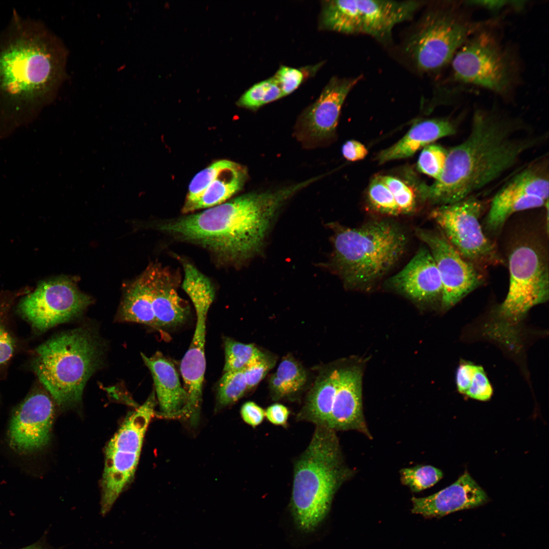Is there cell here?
<instances>
[{
    "label": "cell",
    "mask_w": 549,
    "mask_h": 549,
    "mask_svg": "<svg viewBox=\"0 0 549 549\" xmlns=\"http://www.w3.org/2000/svg\"><path fill=\"white\" fill-rule=\"evenodd\" d=\"M391 289L419 302L440 299L442 293L440 276L428 248H420L410 261L387 282Z\"/></svg>",
    "instance_id": "obj_17"
},
{
    "label": "cell",
    "mask_w": 549,
    "mask_h": 549,
    "mask_svg": "<svg viewBox=\"0 0 549 549\" xmlns=\"http://www.w3.org/2000/svg\"><path fill=\"white\" fill-rule=\"evenodd\" d=\"M265 415L271 423L284 425L288 419L289 411L284 405L276 403L267 407L265 411Z\"/></svg>",
    "instance_id": "obj_44"
},
{
    "label": "cell",
    "mask_w": 549,
    "mask_h": 549,
    "mask_svg": "<svg viewBox=\"0 0 549 549\" xmlns=\"http://www.w3.org/2000/svg\"><path fill=\"white\" fill-rule=\"evenodd\" d=\"M482 208V202L471 195L439 205L430 215L456 251L478 268L503 263L494 245L482 230L479 222Z\"/></svg>",
    "instance_id": "obj_11"
},
{
    "label": "cell",
    "mask_w": 549,
    "mask_h": 549,
    "mask_svg": "<svg viewBox=\"0 0 549 549\" xmlns=\"http://www.w3.org/2000/svg\"><path fill=\"white\" fill-rule=\"evenodd\" d=\"M141 355L152 377L161 415L167 418L181 417L188 395L174 364L159 352L151 357L143 353Z\"/></svg>",
    "instance_id": "obj_23"
},
{
    "label": "cell",
    "mask_w": 549,
    "mask_h": 549,
    "mask_svg": "<svg viewBox=\"0 0 549 549\" xmlns=\"http://www.w3.org/2000/svg\"><path fill=\"white\" fill-rule=\"evenodd\" d=\"M152 271L150 264L127 289L119 312L124 321L158 329L152 307Z\"/></svg>",
    "instance_id": "obj_25"
},
{
    "label": "cell",
    "mask_w": 549,
    "mask_h": 549,
    "mask_svg": "<svg viewBox=\"0 0 549 549\" xmlns=\"http://www.w3.org/2000/svg\"><path fill=\"white\" fill-rule=\"evenodd\" d=\"M63 547L55 548L47 542L46 535H44L38 541L26 547L19 549H62Z\"/></svg>",
    "instance_id": "obj_47"
},
{
    "label": "cell",
    "mask_w": 549,
    "mask_h": 549,
    "mask_svg": "<svg viewBox=\"0 0 549 549\" xmlns=\"http://www.w3.org/2000/svg\"><path fill=\"white\" fill-rule=\"evenodd\" d=\"M361 390L359 370H339L338 388L327 427L335 431L356 430L371 437L363 415Z\"/></svg>",
    "instance_id": "obj_20"
},
{
    "label": "cell",
    "mask_w": 549,
    "mask_h": 549,
    "mask_svg": "<svg viewBox=\"0 0 549 549\" xmlns=\"http://www.w3.org/2000/svg\"><path fill=\"white\" fill-rule=\"evenodd\" d=\"M509 285L504 301L495 310L485 333L515 348L518 324L534 306L547 301L549 273L545 249L532 238L519 240L508 255Z\"/></svg>",
    "instance_id": "obj_6"
},
{
    "label": "cell",
    "mask_w": 549,
    "mask_h": 549,
    "mask_svg": "<svg viewBox=\"0 0 549 549\" xmlns=\"http://www.w3.org/2000/svg\"><path fill=\"white\" fill-rule=\"evenodd\" d=\"M411 511L426 518L440 517L480 506L487 500L485 492L465 472L456 481L431 496L413 497Z\"/></svg>",
    "instance_id": "obj_19"
},
{
    "label": "cell",
    "mask_w": 549,
    "mask_h": 549,
    "mask_svg": "<svg viewBox=\"0 0 549 549\" xmlns=\"http://www.w3.org/2000/svg\"><path fill=\"white\" fill-rule=\"evenodd\" d=\"M548 204V200L533 196L504 186L492 200L485 220L486 229L491 232H499L507 219L513 214Z\"/></svg>",
    "instance_id": "obj_26"
},
{
    "label": "cell",
    "mask_w": 549,
    "mask_h": 549,
    "mask_svg": "<svg viewBox=\"0 0 549 549\" xmlns=\"http://www.w3.org/2000/svg\"><path fill=\"white\" fill-rule=\"evenodd\" d=\"M151 267L152 307L158 329L179 325L187 319L190 308L177 293L178 280L160 264H151Z\"/></svg>",
    "instance_id": "obj_22"
},
{
    "label": "cell",
    "mask_w": 549,
    "mask_h": 549,
    "mask_svg": "<svg viewBox=\"0 0 549 549\" xmlns=\"http://www.w3.org/2000/svg\"><path fill=\"white\" fill-rule=\"evenodd\" d=\"M248 390L243 370L224 372L218 385V403L223 407L232 404Z\"/></svg>",
    "instance_id": "obj_34"
},
{
    "label": "cell",
    "mask_w": 549,
    "mask_h": 549,
    "mask_svg": "<svg viewBox=\"0 0 549 549\" xmlns=\"http://www.w3.org/2000/svg\"><path fill=\"white\" fill-rule=\"evenodd\" d=\"M13 344L9 333L0 326V364L7 361L13 352Z\"/></svg>",
    "instance_id": "obj_46"
},
{
    "label": "cell",
    "mask_w": 549,
    "mask_h": 549,
    "mask_svg": "<svg viewBox=\"0 0 549 549\" xmlns=\"http://www.w3.org/2000/svg\"><path fill=\"white\" fill-rule=\"evenodd\" d=\"M101 349L85 328L66 331L36 350L37 376L58 405L68 407L81 401L87 380L99 366Z\"/></svg>",
    "instance_id": "obj_7"
},
{
    "label": "cell",
    "mask_w": 549,
    "mask_h": 549,
    "mask_svg": "<svg viewBox=\"0 0 549 549\" xmlns=\"http://www.w3.org/2000/svg\"><path fill=\"white\" fill-rule=\"evenodd\" d=\"M339 370L330 372L313 387L299 418L317 426H327L338 388Z\"/></svg>",
    "instance_id": "obj_27"
},
{
    "label": "cell",
    "mask_w": 549,
    "mask_h": 549,
    "mask_svg": "<svg viewBox=\"0 0 549 549\" xmlns=\"http://www.w3.org/2000/svg\"><path fill=\"white\" fill-rule=\"evenodd\" d=\"M470 5L478 6L486 8L492 11H497L502 8L510 6L516 8H521L524 5V1H469Z\"/></svg>",
    "instance_id": "obj_45"
},
{
    "label": "cell",
    "mask_w": 549,
    "mask_h": 549,
    "mask_svg": "<svg viewBox=\"0 0 549 549\" xmlns=\"http://www.w3.org/2000/svg\"><path fill=\"white\" fill-rule=\"evenodd\" d=\"M224 372L243 370L262 353L253 344H243L226 338L224 340Z\"/></svg>",
    "instance_id": "obj_32"
},
{
    "label": "cell",
    "mask_w": 549,
    "mask_h": 549,
    "mask_svg": "<svg viewBox=\"0 0 549 549\" xmlns=\"http://www.w3.org/2000/svg\"><path fill=\"white\" fill-rule=\"evenodd\" d=\"M155 393L125 420L107 444L101 483L100 513L104 517L133 480L147 428L155 415Z\"/></svg>",
    "instance_id": "obj_8"
},
{
    "label": "cell",
    "mask_w": 549,
    "mask_h": 549,
    "mask_svg": "<svg viewBox=\"0 0 549 549\" xmlns=\"http://www.w3.org/2000/svg\"><path fill=\"white\" fill-rule=\"evenodd\" d=\"M332 77L317 100L301 114L298 136L307 143L325 141L333 134L343 104L349 92L361 79Z\"/></svg>",
    "instance_id": "obj_15"
},
{
    "label": "cell",
    "mask_w": 549,
    "mask_h": 549,
    "mask_svg": "<svg viewBox=\"0 0 549 549\" xmlns=\"http://www.w3.org/2000/svg\"><path fill=\"white\" fill-rule=\"evenodd\" d=\"M452 67L458 81L501 95L512 89L518 75L512 53L487 32L468 39L453 57Z\"/></svg>",
    "instance_id": "obj_9"
},
{
    "label": "cell",
    "mask_w": 549,
    "mask_h": 549,
    "mask_svg": "<svg viewBox=\"0 0 549 549\" xmlns=\"http://www.w3.org/2000/svg\"><path fill=\"white\" fill-rule=\"evenodd\" d=\"M400 475L402 483L413 492L432 486L443 477L440 469L430 465L403 468L400 471Z\"/></svg>",
    "instance_id": "obj_33"
},
{
    "label": "cell",
    "mask_w": 549,
    "mask_h": 549,
    "mask_svg": "<svg viewBox=\"0 0 549 549\" xmlns=\"http://www.w3.org/2000/svg\"><path fill=\"white\" fill-rule=\"evenodd\" d=\"M357 34L379 41L390 40L394 26L408 20L421 6L418 1L355 0Z\"/></svg>",
    "instance_id": "obj_18"
},
{
    "label": "cell",
    "mask_w": 549,
    "mask_h": 549,
    "mask_svg": "<svg viewBox=\"0 0 549 549\" xmlns=\"http://www.w3.org/2000/svg\"><path fill=\"white\" fill-rule=\"evenodd\" d=\"M67 51L43 23L17 12L0 32V110L19 112L55 98L66 78Z\"/></svg>",
    "instance_id": "obj_3"
},
{
    "label": "cell",
    "mask_w": 549,
    "mask_h": 549,
    "mask_svg": "<svg viewBox=\"0 0 549 549\" xmlns=\"http://www.w3.org/2000/svg\"><path fill=\"white\" fill-rule=\"evenodd\" d=\"M240 414L243 421L255 428L260 424L265 415V411L253 402H247L241 407Z\"/></svg>",
    "instance_id": "obj_41"
},
{
    "label": "cell",
    "mask_w": 549,
    "mask_h": 549,
    "mask_svg": "<svg viewBox=\"0 0 549 549\" xmlns=\"http://www.w3.org/2000/svg\"><path fill=\"white\" fill-rule=\"evenodd\" d=\"M315 69L310 68H295L281 66L273 76L278 84L283 96L288 95L295 90L310 73Z\"/></svg>",
    "instance_id": "obj_38"
},
{
    "label": "cell",
    "mask_w": 549,
    "mask_h": 549,
    "mask_svg": "<svg viewBox=\"0 0 549 549\" xmlns=\"http://www.w3.org/2000/svg\"><path fill=\"white\" fill-rule=\"evenodd\" d=\"M273 363L274 361L263 353L243 370L248 390L258 385L273 367Z\"/></svg>",
    "instance_id": "obj_39"
},
{
    "label": "cell",
    "mask_w": 549,
    "mask_h": 549,
    "mask_svg": "<svg viewBox=\"0 0 549 549\" xmlns=\"http://www.w3.org/2000/svg\"><path fill=\"white\" fill-rule=\"evenodd\" d=\"M248 178L243 165L227 160L217 161L198 173L191 180L183 214L224 203L240 191Z\"/></svg>",
    "instance_id": "obj_14"
},
{
    "label": "cell",
    "mask_w": 549,
    "mask_h": 549,
    "mask_svg": "<svg viewBox=\"0 0 549 549\" xmlns=\"http://www.w3.org/2000/svg\"><path fill=\"white\" fill-rule=\"evenodd\" d=\"M455 125L445 118L426 119L414 125L396 143L381 151L377 158L385 162L413 156L421 148L441 138L456 133Z\"/></svg>",
    "instance_id": "obj_24"
},
{
    "label": "cell",
    "mask_w": 549,
    "mask_h": 549,
    "mask_svg": "<svg viewBox=\"0 0 549 549\" xmlns=\"http://www.w3.org/2000/svg\"><path fill=\"white\" fill-rule=\"evenodd\" d=\"M493 393L491 384L483 368L476 365L469 387L465 394L480 401L490 399Z\"/></svg>",
    "instance_id": "obj_40"
},
{
    "label": "cell",
    "mask_w": 549,
    "mask_h": 549,
    "mask_svg": "<svg viewBox=\"0 0 549 549\" xmlns=\"http://www.w3.org/2000/svg\"><path fill=\"white\" fill-rule=\"evenodd\" d=\"M343 156L350 161L363 159L368 153V149L361 143L354 140L346 141L342 146Z\"/></svg>",
    "instance_id": "obj_43"
},
{
    "label": "cell",
    "mask_w": 549,
    "mask_h": 549,
    "mask_svg": "<svg viewBox=\"0 0 549 549\" xmlns=\"http://www.w3.org/2000/svg\"><path fill=\"white\" fill-rule=\"evenodd\" d=\"M416 234L427 246L438 270L443 308H451L482 284L479 269L464 258L440 231L418 228Z\"/></svg>",
    "instance_id": "obj_13"
},
{
    "label": "cell",
    "mask_w": 549,
    "mask_h": 549,
    "mask_svg": "<svg viewBox=\"0 0 549 549\" xmlns=\"http://www.w3.org/2000/svg\"><path fill=\"white\" fill-rule=\"evenodd\" d=\"M92 302L67 277L44 282L21 300L22 315L39 331L46 330L81 313Z\"/></svg>",
    "instance_id": "obj_12"
},
{
    "label": "cell",
    "mask_w": 549,
    "mask_h": 549,
    "mask_svg": "<svg viewBox=\"0 0 549 549\" xmlns=\"http://www.w3.org/2000/svg\"><path fill=\"white\" fill-rule=\"evenodd\" d=\"M476 365L465 362L458 367L456 373V384L459 391L465 394L467 391Z\"/></svg>",
    "instance_id": "obj_42"
},
{
    "label": "cell",
    "mask_w": 549,
    "mask_h": 549,
    "mask_svg": "<svg viewBox=\"0 0 549 549\" xmlns=\"http://www.w3.org/2000/svg\"><path fill=\"white\" fill-rule=\"evenodd\" d=\"M545 138L521 117L496 109H477L467 137L447 150L440 177L425 188L423 196L441 205L473 195L512 168Z\"/></svg>",
    "instance_id": "obj_1"
},
{
    "label": "cell",
    "mask_w": 549,
    "mask_h": 549,
    "mask_svg": "<svg viewBox=\"0 0 549 549\" xmlns=\"http://www.w3.org/2000/svg\"><path fill=\"white\" fill-rule=\"evenodd\" d=\"M54 416V406L46 394L30 395L18 407L9 430L11 446L16 451L29 453L48 443Z\"/></svg>",
    "instance_id": "obj_16"
},
{
    "label": "cell",
    "mask_w": 549,
    "mask_h": 549,
    "mask_svg": "<svg viewBox=\"0 0 549 549\" xmlns=\"http://www.w3.org/2000/svg\"><path fill=\"white\" fill-rule=\"evenodd\" d=\"M505 185L529 195L548 200V175L537 167H531L521 171Z\"/></svg>",
    "instance_id": "obj_30"
},
{
    "label": "cell",
    "mask_w": 549,
    "mask_h": 549,
    "mask_svg": "<svg viewBox=\"0 0 549 549\" xmlns=\"http://www.w3.org/2000/svg\"><path fill=\"white\" fill-rule=\"evenodd\" d=\"M368 197L370 205L375 211L388 216L400 215L392 194L378 176L371 181Z\"/></svg>",
    "instance_id": "obj_35"
},
{
    "label": "cell",
    "mask_w": 549,
    "mask_h": 549,
    "mask_svg": "<svg viewBox=\"0 0 549 549\" xmlns=\"http://www.w3.org/2000/svg\"><path fill=\"white\" fill-rule=\"evenodd\" d=\"M184 276L182 288L191 300L196 315H206L212 303L215 289L210 279L190 262L181 260Z\"/></svg>",
    "instance_id": "obj_28"
},
{
    "label": "cell",
    "mask_w": 549,
    "mask_h": 549,
    "mask_svg": "<svg viewBox=\"0 0 549 549\" xmlns=\"http://www.w3.org/2000/svg\"><path fill=\"white\" fill-rule=\"evenodd\" d=\"M283 97L278 84L272 76L253 85L240 97L236 105L246 109L256 110Z\"/></svg>",
    "instance_id": "obj_31"
},
{
    "label": "cell",
    "mask_w": 549,
    "mask_h": 549,
    "mask_svg": "<svg viewBox=\"0 0 549 549\" xmlns=\"http://www.w3.org/2000/svg\"><path fill=\"white\" fill-rule=\"evenodd\" d=\"M301 182L274 190L253 192L158 225L162 232L198 245L218 261L239 265L259 253L272 221Z\"/></svg>",
    "instance_id": "obj_2"
},
{
    "label": "cell",
    "mask_w": 549,
    "mask_h": 549,
    "mask_svg": "<svg viewBox=\"0 0 549 549\" xmlns=\"http://www.w3.org/2000/svg\"><path fill=\"white\" fill-rule=\"evenodd\" d=\"M306 379L302 368L292 358H285L271 377L269 385L274 396L279 399L298 391Z\"/></svg>",
    "instance_id": "obj_29"
},
{
    "label": "cell",
    "mask_w": 549,
    "mask_h": 549,
    "mask_svg": "<svg viewBox=\"0 0 549 549\" xmlns=\"http://www.w3.org/2000/svg\"><path fill=\"white\" fill-rule=\"evenodd\" d=\"M331 228L330 265L351 289H369L382 279L402 257L407 241L403 229L389 221L357 228L333 224Z\"/></svg>",
    "instance_id": "obj_5"
},
{
    "label": "cell",
    "mask_w": 549,
    "mask_h": 549,
    "mask_svg": "<svg viewBox=\"0 0 549 549\" xmlns=\"http://www.w3.org/2000/svg\"><path fill=\"white\" fill-rule=\"evenodd\" d=\"M469 25L455 12L436 9L426 13L406 41L404 50L422 72L439 70L468 39Z\"/></svg>",
    "instance_id": "obj_10"
},
{
    "label": "cell",
    "mask_w": 549,
    "mask_h": 549,
    "mask_svg": "<svg viewBox=\"0 0 549 549\" xmlns=\"http://www.w3.org/2000/svg\"><path fill=\"white\" fill-rule=\"evenodd\" d=\"M447 150L436 144L424 147L421 152L417 163L421 172L435 180L441 176L446 162Z\"/></svg>",
    "instance_id": "obj_36"
},
{
    "label": "cell",
    "mask_w": 549,
    "mask_h": 549,
    "mask_svg": "<svg viewBox=\"0 0 549 549\" xmlns=\"http://www.w3.org/2000/svg\"><path fill=\"white\" fill-rule=\"evenodd\" d=\"M196 316L194 333L180 365L184 387L188 395L182 417L190 418L193 423H196L198 419L206 368L205 344L207 315Z\"/></svg>",
    "instance_id": "obj_21"
},
{
    "label": "cell",
    "mask_w": 549,
    "mask_h": 549,
    "mask_svg": "<svg viewBox=\"0 0 549 549\" xmlns=\"http://www.w3.org/2000/svg\"><path fill=\"white\" fill-rule=\"evenodd\" d=\"M392 194L400 215L413 212L416 205L415 195L411 188L401 179L389 175L378 176Z\"/></svg>",
    "instance_id": "obj_37"
},
{
    "label": "cell",
    "mask_w": 549,
    "mask_h": 549,
    "mask_svg": "<svg viewBox=\"0 0 549 549\" xmlns=\"http://www.w3.org/2000/svg\"><path fill=\"white\" fill-rule=\"evenodd\" d=\"M351 472L343 463L335 431L317 426L294 467L290 510L299 530L309 533L320 525Z\"/></svg>",
    "instance_id": "obj_4"
}]
</instances>
